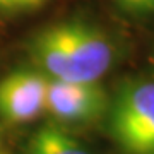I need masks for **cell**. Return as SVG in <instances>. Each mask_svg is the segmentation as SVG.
<instances>
[{"label":"cell","instance_id":"cell-1","mask_svg":"<svg viewBox=\"0 0 154 154\" xmlns=\"http://www.w3.org/2000/svg\"><path fill=\"white\" fill-rule=\"evenodd\" d=\"M108 134L122 154H154V81H127L106 110Z\"/></svg>","mask_w":154,"mask_h":154},{"label":"cell","instance_id":"cell-2","mask_svg":"<svg viewBox=\"0 0 154 154\" xmlns=\"http://www.w3.org/2000/svg\"><path fill=\"white\" fill-rule=\"evenodd\" d=\"M55 34L70 60L77 82H98L115 62V48L101 29L84 21L53 24Z\"/></svg>","mask_w":154,"mask_h":154},{"label":"cell","instance_id":"cell-3","mask_svg":"<svg viewBox=\"0 0 154 154\" xmlns=\"http://www.w3.org/2000/svg\"><path fill=\"white\" fill-rule=\"evenodd\" d=\"M110 96L98 82H74L48 77L45 110L58 122L86 123L106 115Z\"/></svg>","mask_w":154,"mask_h":154},{"label":"cell","instance_id":"cell-4","mask_svg":"<svg viewBox=\"0 0 154 154\" xmlns=\"http://www.w3.org/2000/svg\"><path fill=\"white\" fill-rule=\"evenodd\" d=\"M48 75L31 69H17L0 79V118L26 123L45 111Z\"/></svg>","mask_w":154,"mask_h":154},{"label":"cell","instance_id":"cell-5","mask_svg":"<svg viewBox=\"0 0 154 154\" xmlns=\"http://www.w3.org/2000/svg\"><path fill=\"white\" fill-rule=\"evenodd\" d=\"M28 154H91L74 135L57 123H45L31 135Z\"/></svg>","mask_w":154,"mask_h":154},{"label":"cell","instance_id":"cell-6","mask_svg":"<svg viewBox=\"0 0 154 154\" xmlns=\"http://www.w3.org/2000/svg\"><path fill=\"white\" fill-rule=\"evenodd\" d=\"M46 0H0V11L2 12H24L38 9Z\"/></svg>","mask_w":154,"mask_h":154},{"label":"cell","instance_id":"cell-7","mask_svg":"<svg viewBox=\"0 0 154 154\" xmlns=\"http://www.w3.org/2000/svg\"><path fill=\"white\" fill-rule=\"evenodd\" d=\"M113 2H115L116 5H118V4H120V2H123V0H113Z\"/></svg>","mask_w":154,"mask_h":154}]
</instances>
